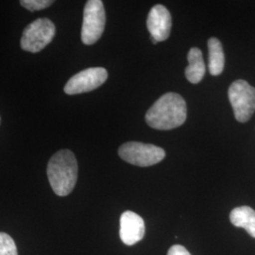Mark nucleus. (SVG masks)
Listing matches in <instances>:
<instances>
[{"mask_svg": "<svg viewBox=\"0 0 255 255\" xmlns=\"http://www.w3.org/2000/svg\"><path fill=\"white\" fill-rule=\"evenodd\" d=\"M106 24V13L101 0H89L83 11L82 41L85 45H93L100 40Z\"/></svg>", "mask_w": 255, "mask_h": 255, "instance_id": "nucleus-4", "label": "nucleus"}, {"mask_svg": "<svg viewBox=\"0 0 255 255\" xmlns=\"http://www.w3.org/2000/svg\"><path fill=\"white\" fill-rule=\"evenodd\" d=\"M0 255H18L13 239L6 233H0Z\"/></svg>", "mask_w": 255, "mask_h": 255, "instance_id": "nucleus-13", "label": "nucleus"}, {"mask_svg": "<svg viewBox=\"0 0 255 255\" xmlns=\"http://www.w3.org/2000/svg\"><path fill=\"white\" fill-rule=\"evenodd\" d=\"M55 32L56 27L50 19H37L24 29L20 45L27 52H40L52 42Z\"/></svg>", "mask_w": 255, "mask_h": 255, "instance_id": "nucleus-3", "label": "nucleus"}, {"mask_svg": "<svg viewBox=\"0 0 255 255\" xmlns=\"http://www.w3.org/2000/svg\"><path fill=\"white\" fill-rule=\"evenodd\" d=\"M186 116L187 107L182 96L166 93L146 112V121L149 127L167 130L182 126Z\"/></svg>", "mask_w": 255, "mask_h": 255, "instance_id": "nucleus-1", "label": "nucleus"}, {"mask_svg": "<svg viewBox=\"0 0 255 255\" xmlns=\"http://www.w3.org/2000/svg\"><path fill=\"white\" fill-rule=\"evenodd\" d=\"M167 255H191L190 253L181 245H174L167 253Z\"/></svg>", "mask_w": 255, "mask_h": 255, "instance_id": "nucleus-15", "label": "nucleus"}, {"mask_svg": "<svg viewBox=\"0 0 255 255\" xmlns=\"http://www.w3.org/2000/svg\"><path fill=\"white\" fill-rule=\"evenodd\" d=\"M146 227L143 219L131 211H126L120 218V238L127 246H132L145 237Z\"/></svg>", "mask_w": 255, "mask_h": 255, "instance_id": "nucleus-9", "label": "nucleus"}, {"mask_svg": "<svg viewBox=\"0 0 255 255\" xmlns=\"http://www.w3.org/2000/svg\"><path fill=\"white\" fill-rule=\"evenodd\" d=\"M229 100L239 122H247L255 112V88L244 80L233 82L229 88Z\"/></svg>", "mask_w": 255, "mask_h": 255, "instance_id": "nucleus-6", "label": "nucleus"}, {"mask_svg": "<svg viewBox=\"0 0 255 255\" xmlns=\"http://www.w3.org/2000/svg\"><path fill=\"white\" fill-rule=\"evenodd\" d=\"M53 3H54V1H51V0H22V1H20V4L24 8H26L30 11L46 9V8L50 7Z\"/></svg>", "mask_w": 255, "mask_h": 255, "instance_id": "nucleus-14", "label": "nucleus"}, {"mask_svg": "<svg viewBox=\"0 0 255 255\" xmlns=\"http://www.w3.org/2000/svg\"><path fill=\"white\" fill-rule=\"evenodd\" d=\"M108 72L103 67H91L82 70L67 82L64 92L67 95H78L91 92L107 81Z\"/></svg>", "mask_w": 255, "mask_h": 255, "instance_id": "nucleus-7", "label": "nucleus"}, {"mask_svg": "<svg viewBox=\"0 0 255 255\" xmlns=\"http://www.w3.org/2000/svg\"><path fill=\"white\" fill-rule=\"evenodd\" d=\"M188 65L185 68V77L191 83L201 82L205 75V64L200 48L193 47L187 55Z\"/></svg>", "mask_w": 255, "mask_h": 255, "instance_id": "nucleus-10", "label": "nucleus"}, {"mask_svg": "<svg viewBox=\"0 0 255 255\" xmlns=\"http://www.w3.org/2000/svg\"><path fill=\"white\" fill-rule=\"evenodd\" d=\"M208 51H209V71L211 75L218 76L222 73L225 57L223 47L219 39L213 37L208 41Z\"/></svg>", "mask_w": 255, "mask_h": 255, "instance_id": "nucleus-12", "label": "nucleus"}, {"mask_svg": "<svg viewBox=\"0 0 255 255\" xmlns=\"http://www.w3.org/2000/svg\"><path fill=\"white\" fill-rule=\"evenodd\" d=\"M46 173L56 195L60 197L69 195L78 180V163L73 152L69 149L56 152L47 164Z\"/></svg>", "mask_w": 255, "mask_h": 255, "instance_id": "nucleus-2", "label": "nucleus"}, {"mask_svg": "<svg viewBox=\"0 0 255 255\" xmlns=\"http://www.w3.org/2000/svg\"><path fill=\"white\" fill-rule=\"evenodd\" d=\"M171 26L172 19L168 9L163 5H155L146 19V27L151 38L157 42L166 40L170 34Z\"/></svg>", "mask_w": 255, "mask_h": 255, "instance_id": "nucleus-8", "label": "nucleus"}, {"mask_svg": "<svg viewBox=\"0 0 255 255\" xmlns=\"http://www.w3.org/2000/svg\"><path fill=\"white\" fill-rule=\"evenodd\" d=\"M120 158L137 166H150L164 160L165 151L160 146L140 142H128L119 147Z\"/></svg>", "mask_w": 255, "mask_h": 255, "instance_id": "nucleus-5", "label": "nucleus"}, {"mask_svg": "<svg viewBox=\"0 0 255 255\" xmlns=\"http://www.w3.org/2000/svg\"><path fill=\"white\" fill-rule=\"evenodd\" d=\"M230 220L236 227L244 228L251 237L255 238V211L249 206H241L233 210Z\"/></svg>", "mask_w": 255, "mask_h": 255, "instance_id": "nucleus-11", "label": "nucleus"}]
</instances>
